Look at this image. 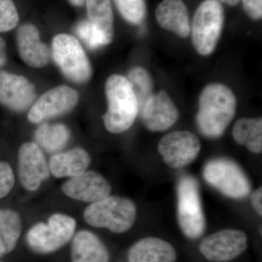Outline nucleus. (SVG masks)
<instances>
[{"mask_svg":"<svg viewBox=\"0 0 262 262\" xmlns=\"http://www.w3.org/2000/svg\"><path fill=\"white\" fill-rule=\"evenodd\" d=\"M62 191L76 201L94 203L110 195L112 187L103 176L93 170L72 177L63 183Z\"/></svg>","mask_w":262,"mask_h":262,"instance_id":"4468645a","label":"nucleus"},{"mask_svg":"<svg viewBox=\"0 0 262 262\" xmlns=\"http://www.w3.org/2000/svg\"><path fill=\"white\" fill-rule=\"evenodd\" d=\"M14 184L13 169L6 162H0V200L9 194Z\"/></svg>","mask_w":262,"mask_h":262,"instance_id":"c85d7f7f","label":"nucleus"},{"mask_svg":"<svg viewBox=\"0 0 262 262\" xmlns=\"http://www.w3.org/2000/svg\"><path fill=\"white\" fill-rule=\"evenodd\" d=\"M246 13L253 20H259L262 16V0H242Z\"/></svg>","mask_w":262,"mask_h":262,"instance_id":"c756f323","label":"nucleus"},{"mask_svg":"<svg viewBox=\"0 0 262 262\" xmlns=\"http://www.w3.org/2000/svg\"><path fill=\"white\" fill-rule=\"evenodd\" d=\"M251 204L258 215H262V188L260 187L252 193L251 196Z\"/></svg>","mask_w":262,"mask_h":262,"instance_id":"7c9ffc66","label":"nucleus"},{"mask_svg":"<svg viewBox=\"0 0 262 262\" xmlns=\"http://www.w3.org/2000/svg\"><path fill=\"white\" fill-rule=\"evenodd\" d=\"M141 121L148 130L158 132L168 130L179 119V111L165 92L149 96L139 110Z\"/></svg>","mask_w":262,"mask_h":262,"instance_id":"ddd939ff","label":"nucleus"},{"mask_svg":"<svg viewBox=\"0 0 262 262\" xmlns=\"http://www.w3.org/2000/svg\"><path fill=\"white\" fill-rule=\"evenodd\" d=\"M177 258V251L171 244L154 237L141 239L127 253L128 262H175Z\"/></svg>","mask_w":262,"mask_h":262,"instance_id":"f3484780","label":"nucleus"},{"mask_svg":"<svg viewBox=\"0 0 262 262\" xmlns=\"http://www.w3.org/2000/svg\"><path fill=\"white\" fill-rule=\"evenodd\" d=\"M76 221L70 215L55 213L48 223H38L27 232V243L34 252L48 254L56 252L73 237Z\"/></svg>","mask_w":262,"mask_h":262,"instance_id":"20e7f679","label":"nucleus"},{"mask_svg":"<svg viewBox=\"0 0 262 262\" xmlns=\"http://www.w3.org/2000/svg\"><path fill=\"white\" fill-rule=\"evenodd\" d=\"M222 3H225V4L234 6L239 3V0H220Z\"/></svg>","mask_w":262,"mask_h":262,"instance_id":"72a5a7b5","label":"nucleus"},{"mask_svg":"<svg viewBox=\"0 0 262 262\" xmlns=\"http://www.w3.org/2000/svg\"><path fill=\"white\" fill-rule=\"evenodd\" d=\"M6 44L4 39L0 37V67H3L6 63Z\"/></svg>","mask_w":262,"mask_h":262,"instance_id":"2f4dec72","label":"nucleus"},{"mask_svg":"<svg viewBox=\"0 0 262 262\" xmlns=\"http://www.w3.org/2000/svg\"><path fill=\"white\" fill-rule=\"evenodd\" d=\"M155 15L163 29L182 38L191 32L189 13L183 0H163L157 7Z\"/></svg>","mask_w":262,"mask_h":262,"instance_id":"a211bd4d","label":"nucleus"},{"mask_svg":"<svg viewBox=\"0 0 262 262\" xmlns=\"http://www.w3.org/2000/svg\"><path fill=\"white\" fill-rule=\"evenodd\" d=\"M199 138L189 131H175L162 138L158 151L171 168H182L192 163L201 151Z\"/></svg>","mask_w":262,"mask_h":262,"instance_id":"9d476101","label":"nucleus"},{"mask_svg":"<svg viewBox=\"0 0 262 262\" xmlns=\"http://www.w3.org/2000/svg\"><path fill=\"white\" fill-rule=\"evenodd\" d=\"M72 262H108L110 253L97 235L87 230L77 232L71 246Z\"/></svg>","mask_w":262,"mask_h":262,"instance_id":"6ab92c4d","label":"nucleus"},{"mask_svg":"<svg viewBox=\"0 0 262 262\" xmlns=\"http://www.w3.org/2000/svg\"><path fill=\"white\" fill-rule=\"evenodd\" d=\"M34 138L43 149L50 153L56 152L64 147L70 138L68 127L61 123H44L38 127Z\"/></svg>","mask_w":262,"mask_h":262,"instance_id":"b1692460","label":"nucleus"},{"mask_svg":"<svg viewBox=\"0 0 262 262\" xmlns=\"http://www.w3.org/2000/svg\"><path fill=\"white\" fill-rule=\"evenodd\" d=\"M2 257H3V256H2L1 254H0V262H4L3 261V259H2Z\"/></svg>","mask_w":262,"mask_h":262,"instance_id":"f704fd0d","label":"nucleus"},{"mask_svg":"<svg viewBox=\"0 0 262 262\" xmlns=\"http://www.w3.org/2000/svg\"><path fill=\"white\" fill-rule=\"evenodd\" d=\"M78 93L67 85L58 86L42 95L28 113V120L39 123L70 112L78 102Z\"/></svg>","mask_w":262,"mask_h":262,"instance_id":"9b49d317","label":"nucleus"},{"mask_svg":"<svg viewBox=\"0 0 262 262\" xmlns=\"http://www.w3.org/2000/svg\"><path fill=\"white\" fill-rule=\"evenodd\" d=\"M232 136L236 142L246 146L251 152L262 151L261 118H242L234 123Z\"/></svg>","mask_w":262,"mask_h":262,"instance_id":"4be33fe9","label":"nucleus"},{"mask_svg":"<svg viewBox=\"0 0 262 262\" xmlns=\"http://www.w3.org/2000/svg\"><path fill=\"white\" fill-rule=\"evenodd\" d=\"M18 20V11L13 0H0V33L14 29Z\"/></svg>","mask_w":262,"mask_h":262,"instance_id":"cd10ccee","label":"nucleus"},{"mask_svg":"<svg viewBox=\"0 0 262 262\" xmlns=\"http://www.w3.org/2000/svg\"><path fill=\"white\" fill-rule=\"evenodd\" d=\"M35 88L23 76L0 71V103L10 110L22 112L34 102Z\"/></svg>","mask_w":262,"mask_h":262,"instance_id":"2eb2a0df","label":"nucleus"},{"mask_svg":"<svg viewBox=\"0 0 262 262\" xmlns=\"http://www.w3.org/2000/svg\"><path fill=\"white\" fill-rule=\"evenodd\" d=\"M207 183L233 199H243L250 194L251 184L239 165L225 158L212 160L203 170Z\"/></svg>","mask_w":262,"mask_h":262,"instance_id":"6e6552de","label":"nucleus"},{"mask_svg":"<svg viewBox=\"0 0 262 262\" xmlns=\"http://www.w3.org/2000/svg\"><path fill=\"white\" fill-rule=\"evenodd\" d=\"M91 157L82 148H75L66 152L53 155L50 160L49 169L56 178L75 177L87 170Z\"/></svg>","mask_w":262,"mask_h":262,"instance_id":"aec40b11","label":"nucleus"},{"mask_svg":"<svg viewBox=\"0 0 262 262\" xmlns=\"http://www.w3.org/2000/svg\"><path fill=\"white\" fill-rule=\"evenodd\" d=\"M177 195L179 224L183 233L188 238H198L204 233L206 223L195 179L189 176L182 177L179 182Z\"/></svg>","mask_w":262,"mask_h":262,"instance_id":"423d86ee","label":"nucleus"},{"mask_svg":"<svg viewBox=\"0 0 262 262\" xmlns=\"http://www.w3.org/2000/svg\"><path fill=\"white\" fill-rule=\"evenodd\" d=\"M120 14L127 22L138 25L144 19L146 5L144 0H114Z\"/></svg>","mask_w":262,"mask_h":262,"instance_id":"a878e982","label":"nucleus"},{"mask_svg":"<svg viewBox=\"0 0 262 262\" xmlns=\"http://www.w3.org/2000/svg\"><path fill=\"white\" fill-rule=\"evenodd\" d=\"M53 60L72 82L83 83L91 78V63L80 42L69 34H58L52 42Z\"/></svg>","mask_w":262,"mask_h":262,"instance_id":"0eeeda50","label":"nucleus"},{"mask_svg":"<svg viewBox=\"0 0 262 262\" xmlns=\"http://www.w3.org/2000/svg\"><path fill=\"white\" fill-rule=\"evenodd\" d=\"M20 215L10 209H0V254L4 256L15 249L21 233Z\"/></svg>","mask_w":262,"mask_h":262,"instance_id":"5701e85b","label":"nucleus"},{"mask_svg":"<svg viewBox=\"0 0 262 262\" xmlns=\"http://www.w3.org/2000/svg\"><path fill=\"white\" fill-rule=\"evenodd\" d=\"M237 101L228 87L220 83L208 84L201 95L196 125L205 136L220 137L234 118Z\"/></svg>","mask_w":262,"mask_h":262,"instance_id":"f257e3e1","label":"nucleus"},{"mask_svg":"<svg viewBox=\"0 0 262 262\" xmlns=\"http://www.w3.org/2000/svg\"><path fill=\"white\" fill-rule=\"evenodd\" d=\"M108 108L102 118L105 127L112 134L128 130L139 114V103L126 77L114 75L106 82Z\"/></svg>","mask_w":262,"mask_h":262,"instance_id":"f03ea898","label":"nucleus"},{"mask_svg":"<svg viewBox=\"0 0 262 262\" xmlns=\"http://www.w3.org/2000/svg\"><path fill=\"white\" fill-rule=\"evenodd\" d=\"M127 80L132 86L139 107L152 95L153 82L149 72L141 67H135L129 72Z\"/></svg>","mask_w":262,"mask_h":262,"instance_id":"393cba45","label":"nucleus"},{"mask_svg":"<svg viewBox=\"0 0 262 262\" xmlns=\"http://www.w3.org/2000/svg\"><path fill=\"white\" fill-rule=\"evenodd\" d=\"M69 2L74 6L80 7L84 5L85 0H68Z\"/></svg>","mask_w":262,"mask_h":262,"instance_id":"473e14b6","label":"nucleus"},{"mask_svg":"<svg viewBox=\"0 0 262 262\" xmlns=\"http://www.w3.org/2000/svg\"><path fill=\"white\" fill-rule=\"evenodd\" d=\"M224 24V10L218 0H205L196 9L191 32L196 51L208 56L213 53Z\"/></svg>","mask_w":262,"mask_h":262,"instance_id":"39448f33","label":"nucleus"},{"mask_svg":"<svg viewBox=\"0 0 262 262\" xmlns=\"http://www.w3.org/2000/svg\"><path fill=\"white\" fill-rule=\"evenodd\" d=\"M18 173L20 184L29 192H34L50 176L49 165L39 145L27 142L18 151Z\"/></svg>","mask_w":262,"mask_h":262,"instance_id":"f8f14e48","label":"nucleus"},{"mask_svg":"<svg viewBox=\"0 0 262 262\" xmlns=\"http://www.w3.org/2000/svg\"><path fill=\"white\" fill-rule=\"evenodd\" d=\"M75 31L79 37L91 49H98L106 45L101 34L89 20H81L77 24Z\"/></svg>","mask_w":262,"mask_h":262,"instance_id":"bb28decb","label":"nucleus"},{"mask_svg":"<svg viewBox=\"0 0 262 262\" xmlns=\"http://www.w3.org/2000/svg\"><path fill=\"white\" fill-rule=\"evenodd\" d=\"M120 262H124V261H120Z\"/></svg>","mask_w":262,"mask_h":262,"instance_id":"c9c22d12","label":"nucleus"},{"mask_svg":"<svg viewBox=\"0 0 262 262\" xmlns=\"http://www.w3.org/2000/svg\"><path fill=\"white\" fill-rule=\"evenodd\" d=\"M89 20L97 29L106 45L113 41V13L110 0H85Z\"/></svg>","mask_w":262,"mask_h":262,"instance_id":"412c9836","label":"nucleus"},{"mask_svg":"<svg viewBox=\"0 0 262 262\" xmlns=\"http://www.w3.org/2000/svg\"><path fill=\"white\" fill-rule=\"evenodd\" d=\"M17 46L20 58L32 68H42L50 58V50L40 40L37 27L30 24L20 26L17 31Z\"/></svg>","mask_w":262,"mask_h":262,"instance_id":"dca6fc26","label":"nucleus"},{"mask_svg":"<svg viewBox=\"0 0 262 262\" xmlns=\"http://www.w3.org/2000/svg\"><path fill=\"white\" fill-rule=\"evenodd\" d=\"M199 248L201 254L208 261H230L246 251L248 237L237 229H222L203 239Z\"/></svg>","mask_w":262,"mask_h":262,"instance_id":"1a4fd4ad","label":"nucleus"},{"mask_svg":"<svg viewBox=\"0 0 262 262\" xmlns=\"http://www.w3.org/2000/svg\"><path fill=\"white\" fill-rule=\"evenodd\" d=\"M84 220L93 227L123 233L133 227L136 218V207L127 198L108 196L91 203L84 210Z\"/></svg>","mask_w":262,"mask_h":262,"instance_id":"7ed1b4c3","label":"nucleus"}]
</instances>
